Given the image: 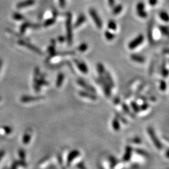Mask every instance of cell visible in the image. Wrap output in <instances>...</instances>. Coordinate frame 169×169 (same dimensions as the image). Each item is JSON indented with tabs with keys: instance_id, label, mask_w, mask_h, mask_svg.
Returning <instances> with one entry per match:
<instances>
[{
	"instance_id": "cell-1",
	"label": "cell",
	"mask_w": 169,
	"mask_h": 169,
	"mask_svg": "<svg viewBox=\"0 0 169 169\" xmlns=\"http://www.w3.org/2000/svg\"><path fill=\"white\" fill-rule=\"evenodd\" d=\"M65 26H66V32H67L66 39L68 42V44L69 45H71L73 41V33H72L73 29H72V15L70 13H67Z\"/></svg>"
},
{
	"instance_id": "cell-2",
	"label": "cell",
	"mask_w": 169,
	"mask_h": 169,
	"mask_svg": "<svg viewBox=\"0 0 169 169\" xmlns=\"http://www.w3.org/2000/svg\"><path fill=\"white\" fill-rule=\"evenodd\" d=\"M147 132L151 138V140L153 141L154 144L156 147V148L158 150H162L163 148V145L162 144L160 140L158 139L157 136L156 135L154 130L151 127H149L147 128Z\"/></svg>"
},
{
	"instance_id": "cell-3",
	"label": "cell",
	"mask_w": 169,
	"mask_h": 169,
	"mask_svg": "<svg viewBox=\"0 0 169 169\" xmlns=\"http://www.w3.org/2000/svg\"><path fill=\"white\" fill-rule=\"evenodd\" d=\"M98 83L101 85V86H102V88L104 91V93L105 95L107 97H110L111 95H112V92H111V89L112 88L110 86V85H108V83H107V81H106L104 76L102 75V76H99V80H98Z\"/></svg>"
},
{
	"instance_id": "cell-4",
	"label": "cell",
	"mask_w": 169,
	"mask_h": 169,
	"mask_svg": "<svg viewBox=\"0 0 169 169\" xmlns=\"http://www.w3.org/2000/svg\"><path fill=\"white\" fill-rule=\"evenodd\" d=\"M89 14L91 16V18H92L93 21H94V23L99 29H102V21L99 16V15H98L97 12H96V10L94 8H90L89 9Z\"/></svg>"
},
{
	"instance_id": "cell-5",
	"label": "cell",
	"mask_w": 169,
	"mask_h": 169,
	"mask_svg": "<svg viewBox=\"0 0 169 169\" xmlns=\"http://www.w3.org/2000/svg\"><path fill=\"white\" fill-rule=\"evenodd\" d=\"M144 41V36L142 34H140L137 37L131 41L128 45V47L130 50H134L140 46Z\"/></svg>"
},
{
	"instance_id": "cell-6",
	"label": "cell",
	"mask_w": 169,
	"mask_h": 169,
	"mask_svg": "<svg viewBox=\"0 0 169 169\" xmlns=\"http://www.w3.org/2000/svg\"><path fill=\"white\" fill-rule=\"evenodd\" d=\"M145 6L143 2H139L136 5V12L137 15L141 18H146L148 16L147 12L145 11Z\"/></svg>"
},
{
	"instance_id": "cell-7",
	"label": "cell",
	"mask_w": 169,
	"mask_h": 169,
	"mask_svg": "<svg viewBox=\"0 0 169 169\" xmlns=\"http://www.w3.org/2000/svg\"><path fill=\"white\" fill-rule=\"evenodd\" d=\"M77 82L78 85H79L80 86H81V87H82V88H83L86 91H90V92H91V93H94V94L96 93V90H95V88H94V87L93 86H91V85L87 83L86 81L85 80H83V79H81V78L78 79L77 81Z\"/></svg>"
},
{
	"instance_id": "cell-8",
	"label": "cell",
	"mask_w": 169,
	"mask_h": 169,
	"mask_svg": "<svg viewBox=\"0 0 169 169\" xmlns=\"http://www.w3.org/2000/svg\"><path fill=\"white\" fill-rule=\"evenodd\" d=\"M80 155V152L78 150H73L71 151L68 154L67 159V165L68 167L71 165V163L75 160L76 158Z\"/></svg>"
},
{
	"instance_id": "cell-9",
	"label": "cell",
	"mask_w": 169,
	"mask_h": 169,
	"mask_svg": "<svg viewBox=\"0 0 169 169\" xmlns=\"http://www.w3.org/2000/svg\"><path fill=\"white\" fill-rule=\"evenodd\" d=\"M73 61L76 65V66H77L78 69L81 73H84V74H86L87 73H88V67H87L86 64L85 62L80 61L78 60V59H75Z\"/></svg>"
},
{
	"instance_id": "cell-10",
	"label": "cell",
	"mask_w": 169,
	"mask_h": 169,
	"mask_svg": "<svg viewBox=\"0 0 169 169\" xmlns=\"http://www.w3.org/2000/svg\"><path fill=\"white\" fill-rule=\"evenodd\" d=\"M78 94L80 96L83 98H86V99H90L91 100H97V96L94 94L86 90H81L78 92Z\"/></svg>"
},
{
	"instance_id": "cell-11",
	"label": "cell",
	"mask_w": 169,
	"mask_h": 169,
	"mask_svg": "<svg viewBox=\"0 0 169 169\" xmlns=\"http://www.w3.org/2000/svg\"><path fill=\"white\" fill-rule=\"evenodd\" d=\"M133 152V148L130 145H127L125 148V154L123 156V160L125 162H128L132 157Z\"/></svg>"
},
{
	"instance_id": "cell-12",
	"label": "cell",
	"mask_w": 169,
	"mask_h": 169,
	"mask_svg": "<svg viewBox=\"0 0 169 169\" xmlns=\"http://www.w3.org/2000/svg\"><path fill=\"white\" fill-rule=\"evenodd\" d=\"M86 20V17L84 14H80L76 20L75 23L74 24V27L75 28H78V27L80 26L81 25H83Z\"/></svg>"
},
{
	"instance_id": "cell-13",
	"label": "cell",
	"mask_w": 169,
	"mask_h": 169,
	"mask_svg": "<svg viewBox=\"0 0 169 169\" xmlns=\"http://www.w3.org/2000/svg\"><path fill=\"white\" fill-rule=\"evenodd\" d=\"M130 58L132 61L139 63H144L145 62V59L144 57L137 54H132L130 56Z\"/></svg>"
},
{
	"instance_id": "cell-14",
	"label": "cell",
	"mask_w": 169,
	"mask_h": 169,
	"mask_svg": "<svg viewBox=\"0 0 169 169\" xmlns=\"http://www.w3.org/2000/svg\"><path fill=\"white\" fill-rule=\"evenodd\" d=\"M103 75H104V77H105L106 81H107V83H108V85H110V86L112 88H113V87L115 86V83H114V81L113 80V78L112 77L110 73L108 72H106L105 71V72Z\"/></svg>"
},
{
	"instance_id": "cell-15",
	"label": "cell",
	"mask_w": 169,
	"mask_h": 169,
	"mask_svg": "<svg viewBox=\"0 0 169 169\" xmlns=\"http://www.w3.org/2000/svg\"><path fill=\"white\" fill-rule=\"evenodd\" d=\"M122 108L123 109V112L126 114H127L128 115L130 116L131 117L133 118H135V115H134V114L132 112H131V110H130L128 106L126 104V103H124V102L122 103Z\"/></svg>"
},
{
	"instance_id": "cell-16",
	"label": "cell",
	"mask_w": 169,
	"mask_h": 169,
	"mask_svg": "<svg viewBox=\"0 0 169 169\" xmlns=\"http://www.w3.org/2000/svg\"><path fill=\"white\" fill-rule=\"evenodd\" d=\"M112 126L113 129L116 131V132L120 130V120L117 117L113 119L112 122Z\"/></svg>"
},
{
	"instance_id": "cell-17",
	"label": "cell",
	"mask_w": 169,
	"mask_h": 169,
	"mask_svg": "<svg viewBox=\"0 0 169 169\" xmlns=\"http://www.w3.org/2000/svg\"><path fill=\"white\" fill-rule=\"evenodd\" d=\"M64 79H65V75L63 73L60 72V73H59L57 75V80H56V86L57 87H58V88H59L60 87L62 84H63V81H64Z\"/></svg>"
},
{
	"instance_id": "cell-18",
	"label": "cell",
	"mask_w": 169,
	"mask_h": 169,
	"mask_svg": "<svg viewBox=\"0 0 169 169\" xmlns=\"http://www.w3.org/2000/svg\"><path fill=\"white\" fill-rule=\"evenodd\" d=\"M108 161H109V162H110V169H114V168H115V167L117 166V165L118 164V160L116 159L115 157L113 156V155L109 156Z\"/></svg>"
},
{
	"instance_id": "cell-19",
	"label": "cell",
	"mask_w": 169,
	"mask_h": 169,
	"mask_svg": "<svg viewBox=\"0 0 169 169\" xmlns=\"http://www.w3.org/2000/svg\"><path fill=\"white\" fill-rule=\"evenodd\" d=\"M123 9V6L122 4H119L116 5V6H113L112 9V13L114 15H117L122 12Z\"/></svg>"
},
{
	"instance_id": "cell-20",
	"label": "cell",
	"mask_w": 169,
	"mask_h": 169,
	"mask_svg": "<svg viewBox=\"0 0 169 169\" xmlns=\"http://www.w3.org/2000/svg\"><path fill=\"white\" fill-rule=\"evenodd\" d=\"M96 70H97V72H98V73H99V76L103 75L105 72V69L104 65H103L101 63H99L96 65Z\"/></svg>"
},
{
	"instance_id": "cell-21",
	"label": "cell",
	"mask_w": 169,
	"mask_h": 169,
	"mask_svg": "<svg viewBox=\"0 0 169 169\" xmlns=\"http://www.w3.org/2000/svg\"><path fill=\"white\" fill-rule=\"evenodd\" d=\"M107 26L109 30H112V31H115L117 28V23H115V21L112 20L108 21Z\"/></svg>"
},
{
	"instance_id": "cell-22",
	"label": "cell",
	"mask_w": 169,
	"mask_h": 169,
	"mask_svg": "<svg viewBox=\"0 0 169 169\" xmlns=\"http://www.w3.org/2000/svg\"><path fill=\"white\" fill-rule=\"evenodd\" d=\"M135 153L142 157H149V154L147 153V152H146L145 150H143V149H135Z\"/></svg>"
},
{
	"instance_id": "cell-23",
	"label": "cell",
	"mask_w": 169,
	"mask_h": 169,
	"mask_svg": "<svg viewBox=\"0 0 169 169\" xmlns=\"http://www.w3.org/2000/svg\"><path fill=\"white\" fill-rule=\"evenodd\" d=\"M104 35L106 39L108 41H112L114 39V38H115V35L112 33L109 30H106L104 33Z\"/></svg>"
},
{
	"instance_id": "cell-24",
	"label": "cell",
	"mask_w": 169,
	"mask_h": 169,
	"mask_svg": "<svg viewBox=\"0 0 169 169\" xmlns=\"http://www.w3.org/2000/svg\"><path fill=\"white\" fill-rule=\"evenodd\" d=\"M55 21H56V17H54V16H53L52 18L47 19V20L45 21V23H44V26H45V27L50 26L53 25L54 23H55Z\"/></svg>"
},
{
	"instance_id": "cell-25",
	"label": "cell",
	"mask_w": 169,
	"mask_h": 169,
	"mask_svg": "<svg viewBox=\"0 0 169 169\" xmlns=\"http://www.w3.org/2000/svg\"><path fill=\"white\" fill-rule=\"evenodd\" d=\"M130 105H131V107L132 108V109H133V110L134 111V112H135L136 113H139V112L140 111L139 105L137 104V102H134V101L131 102Z\"/></svg>"
},
{
	"instance_id": "cell-26",
	"label": "cell",
	"mask_w": 169,
	"mask_h": 169,
	"mask_svg": "<svg viewBox=\"0 0 169 169\" xmlns=\"http://www.w3.org/2000/svg\"><path fill=\"white\" fill-rule=\"evenodd\" d=\"M88 45H87L86 43H83L78 46L77 50L80 52H85L88 50Z\"/></svg>"
},
{
	"instance_id": "cell-27",
	"label": "cell",
	"mask_w": 169,
	"mask_h": 169,
	"mask_svg": "<svg viewBox=\"0 0 169 169\" xmlns=\"http://www.w3.org/2000/svg\"><path fill=\"white\" fill-rule=\"evenodd\" d=\"M42 99L41 96H25L23 99V102H31L38 100Z\"/></svg>"
},
{
	"instance_id": "cell-28",
	"label": "cell",
	"mask_w": 169,
	"mask_h": 169,
	"mask_svg": "<svg viewBox=\"0 0 169 169\" xmlns=\"http://www.w3.org/2000/svg\"><path fill=\"white\" fill-rule=\"evenodd\" d=\"M160 19L164 21V22H168V15L166 12H162L159 14Z\"/></svg>"
},
{
	"instance_id": "cell-29",
	"label": "cell",
	"mask_w": 169,
	"mask_h": 169,
	"mask_svg": "<svg viewBox=\"0 0 169 169\" xmlns=\"http://www.w3.org/2000/svg\"><path fill=\"white\" fill-rule=\"evenodd\" d=\"M159 30H160L161 33L163 35L168 36V28L167 26L161 25L159 26Z\"/></svg>"
},
{
	"instance_id": "cell-30",
	"label": "cell",
	"mask_w": 169,
	"mask_h": 169,
	"mask_svg": "<svg viewBox=\"0 0 169 169\" xmlns=\"http://www.w3.org/2000/svg\"><path fill=\"white\" fill-rule=\"evenodd\" d=\"M115 115H116V117L120 121H121L122 123H125V124H127V120H126V118H125L120 113H117L116 112L115 113Z\"/></svg>"
},
{
	"instance_id": "cell-31",
	"label": "cell",
	"mask_w": 169,
	"mask_h": 169,
	"mask_svg": "<svg viewBox=\"0 0 169 169\" xmlns=\"http://www.w3.org/2000/svg\"><path fill=\"white\" fill-rule=\"evenodd\" d=\"M34 3H35V0H26V1L20 4V7H24L30 6V5H32L33 4H34Z\"/></svg>"
},
{
	"instance_id": "cell-32",
	"label": "cell",
	"mask_w": 169,
	"mask_h": 169,
	"mask_svg": "<svg viewBox=\"0 0 169 169\" xmlns=\"http://www.w3.org/2000/svg\"><path fill=\"white\" fill-rule=\"evenodd\" d=\"M160 89L161 91H164L166 90L167 89V83L164 80H160Z\"/></svg>"
},
{
	"instance_id": "cell-33",
	"label": "cell",
	"mask_w": 169,
	"mask_h": 169,
	"mask_svg": "<svg viewBox=\"0 0 169 169\" xmlns=\"http://www.w3.org/2000/svg\"><path fill=\"white\" fill-rule=\"evenodd\" d=\"M149 103H147L146 102H145L143 103V104H141L140 106H139L140 111H145V110H146L147 109L149 108Z\"/></svg>"
},
{
	"instance_id": "cell-34",
	"label": "cell",
	"mask_w": 169,
	"mask_h": 169,
	"mask_svg": "<svg viewBox=\"0 0 169 169\" xmlns=\"http://www.w3.org/2000/svg\"><path fill=\"white\" fill-rule=\"evenodd\" d=\"M132 144H140L141 143V139L140 137H135L133 138L132 140H130Z\"/></svg>"
},
{
	"instance_id": "cell-35",
	"label": "cell",
	"mask_w": 169,
	"mask_h": 169,
	"mask_svg": "<svg viewBox=\"0 0 169 169\" xmlns=\"http://www.w3.org/2000/svg\"><path fill=\"white\" fill-rule=\"evenodd\" d=\"M161 73H162V75L163 76V77H168V71L165 67H162Z\"/></svg>"
},
{
	"instance_id": "cell-36",
	"label": "cell",
	"mask_w": 169,
	"mask_h": 169,
	"mask_svg": "<svg viewBox=\"0 0 169 169\" xmlns=\"http://www.w3.org/2000/svg\"><path fill=\"white\" fill-rule=\"evenodd\" d=\"M30 139H31V135L29 133H27L25 135V138H24V140H23V141L25 142V144H28L30 140Z\"/></svg>"
},
{
	"instance_id": "cell-37",
	"label": "cell",
	"mask_w": 169,
	"mask_h": 169,
	"mask_svg": "<svg viewBox=\"0 0 169 169\" xmlns=\"http://www.w3.org/2000/svg\"><path fill=\"white\" fill-rule=\"evenodd\" d=\"M77 167L78 169H87L83 162H80L77 164Z\"/></svg>"
},
{
	"instance_id": "cell-38",
	"label": "cell",
	"mask_w": 169,
	"mask_h": 169,
	"mask_svg": "<svg viewBox=\"0 0 169 169\" xmlns=\"http://www.w3.org/2000/svg\"><path fill=\"white\" fill-rule=\"evenodd\" d=\"M149 39H150V40L152 41V39H153V38H152V26H150L149 27Z\"/></svg>"
},
{
	"instance_id": "cell-39",
	"label": "cell",
	"mask_w": 169,
	"mask_h": 169,
	"mask_svg": "<svg viewBox=\"0 0 169 169\" xmlns=\"http://www.w3.org/2000/svg\"><path fill=\"white\" fill-rule=\"evenodd\" d=\"M59 4L62 8H64L66 4V0H58Z\"/></svg>"
},
{
	"instance_id": "cell-40",
	"label": "cell",
	"mask_w": 169,
	"mask_h": 169,
	"mask_svg": "<svg viewBox=\"0 0 169 169\" xmlns=\"http://www.w3.org/2000/svg\"><path fill=\"white\" fill-rule=\"evenodd\" d=\"M108 4L110 5V7H113V6H115V0H108Z\"/></svg>"
},
{
	"instance_id": "cell-41",
	"label": "cell",
	"mask_w": 169,
	"mask_h": 169,
	"mask_svg": "<svg viewBox=\"0 0 169 169\" xmlns=\"http://www.w3.org/2000/svg\"><path fill=\"white\" fill-rule=\"evenodd\" d=\"M65 40H66V38H65L63 36H59L58 38V40L59 43H63L65 41Z\"/></svg>"
},
{
	"instance_id": "cell-42",
	"label": "cell",
	"mask_w": 169,
	"mask_h": 169,
	"mask_svg": "<svg viewBox=\"0 0 169 169\" xmlns=\"http://www.w3.org/2000/svg\"><path fill=\"white\" fill-rule=\"evenodd\" d=\"M149 3L151 6H155L157 3V0H149Z\"/></svg>"
},
{
	"instance_id": "cell-43",
	"label": "cell",
	"mask_w": 169,
	"mask_h": 169,
	"mask_svg": "<svg viewBox=\"0 0 169 169\" xmlns=\"http://www.w3.org/2000/svg\"><path fill=\"white\" fill-rule=\"evenodd\" d=\"M58 160L59 165L62 166V165H63V159H62V157L60 155H59L58 156Z\"/></svg>"
},
{
	"instance_id": "cell-44",
	"label": "cell",
	"mask_w": 169,
	"mask_h": 169,
	"mask_svg": "<svg viewBox=\"0 0 169 169\" xmlns=\"http://www.w3.org/2000/svg\"><path fill=\"white\" fill-rule=\"evenodd\" d=\"M113 102L115 103V104H119L120 102V100L118 97H115V99H113Z\"/></svg>"
},
{
	"instance_id": "cell-45",
	"label": "cell",
	"mask_w": 169,
	"mask_h": 169,
	"mask_svg": "<svg viewBox=\"0 0 169 169\" xmlns=\"http://www.w3.org/2000/svg\"><path fill=\"white\" fill-rule=\"evenodd\" d=\"M139 99H140V100H142L144 101V102H147V100H148V99H147V98H146V97H145V96H139Z\"/></svg>"
},
{
	"instance_id": "cell-46",
	"label": "cell",
	"mask_w": 169,
	"mask_h": 169,
	"mask_svg": "<svg viewBox=\"0 0 169 169\" xmlns=\"http://www.w3.org/2000/svg\"><path fill=\"white\" fill-rule=\"evenodd\" d=\"M149 99L152 102H154L156 100V98L155 96H151L150 98H149Z\"/></svg>"
},
{
	"instance_id": "cell-47",
	"label": "cell",
	"mask_w": 169,
	"mask_h": 169,
	"mask_svg": "<svg viewBox=\"0 0 169 169\" xmlns=\"http://www.w3.org/2000/svg\"><path fill=\"white\" fill-rule=\"evenodd\" d=\"M168 150L167 149V151H166V157H167V158H168Z\"/></svg>"
}]
</instances>
